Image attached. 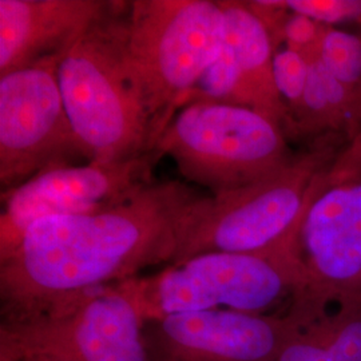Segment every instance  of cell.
<instances>
[{"label":"cell","mask_w":361,"mask_h":361,"mask_svg":"<svg viewBox=\"0 0 361 361\" xmlns=\"http://www.w3.org/2000/svg\"><path fill=\"white\" fill-rule=\"evenodd\" d=\"M297 244L304 286L286 312L298 323L361 302V158L350 143L314 183Z\"/></svg>","instance_id":"7"},{"label":"cell","mask_w":361,"mask_h":361,"mask_svg":"<svg viewBox=\"0 0 361 361\" xmlns=\"http://www.w3.org/2000/svg\"><path fill=\"white\" fill-rule=\"evenodd\" d=\"M349 143L341 135H324L269 177L212 195L171 265L207 253L256 255L298 246V228L312 189Z\"/></svg>","instance_id":"3"},{"label":"cell","mask_w":361,"mask_h":361,"mask_svg":"<svg viewBox=\"0 0 361 361\" xmlns=\"http://www.w3.org/2000/svg\"><path fill=\"white\" fill-rule=\"evenodd\" d=\"M361 133V104L332 77L320 59L310 63L302 104L292 118L289 134L308 138L341 135L352 142Z\"/></svg>","instance_id":"14"},{"label":"cell","mask_w":361,"mask_h":361,"mask_svg":"<svg viewBox=\"0 0 361 361\" xmlns=\"http://www.w3.org/2000/svg\"><path fill=\"white\" fill-rule=\"evenodd\" d=\"M58 61L0 77V186L8 192L86 159L58 85Z\"/></svg>","instance_id":"9"},{"label":"cell","mask_w":361,"mask_h":361,"mask_svg":"<svg viewBox=\"0 0 361 361\" xmlns=\"http://www.w3.org/2000/svg\"><path fill=\"white\" fill-rule=\"evenodd\" d=\"M273 74L277 90L288 109L290 129L292 118L296 116L300 106L302 104L310 75V62L296 52L290 51L284 47L274 54Z\"/></svg>","instance_id":"17"},{"label":"cell","mask_w":361,"mask_h":361,"mask_svg":"<svg viewBox=\"0 0 361 361\" xmlns=\"http://www.w3.org/2000/svg\"><path fill=\"white\" fill-rule=\"evenodd\" d=\"M143 320L229 310L267 314L296 298L304 286L298 246L264 253H207L130 280Z\"/></svg>","instance_id":"5"},{"label":"cell","mask_w":361,"mask_h":361,"mask_svg":"<svg viewBox=\"0 0 361 361\" xmlns=\"http://www.w3.org/2000/svg\"><path fill=\"white\" fill-rule=\"evenodd\" d=\"M159 158L154 150L119 162L54 169L1 192L0 257L42 219L95 214L126 204L154 183Z\"/></svg>","instance_id":"10"},{"label":"cell","mask_w":361,"mask_h":361,"mask_svg":"<svg viewBox=\"0 0 361 361\" xmlns=\"http://www.w3.org/2000/svg\"><path fill=\"white\" fill-rule=\"evenodd\" d=\"M350 146L353 147V150H355L361 158V133L350 142Z\"/></svg>","instance_id":"21"},{"label":"cell","mask_w":361,"mask_h":361,"mask_svg":"<svg viewBox=\"0 0 361 361\" xmlns=\"http://www.w3.org/2000/svg\"><path fill=\"white\" fill-rule=\"evenodd\" d=\"M109 6L104 0H0V77L61 62Z\"/></svg>","instance_id":"12"},{"label":"cell","mask_w":361,"mask_h":361,"mask_svg":"<svg viewBox=\"0 0 361 361\" xmlns=\"http://www.w3.org/2000/svg\"><path fill=\"white\" fill-rule=\"evenodd\" d=\"M130 280L47 314L1 322L0 359L40 355L55 361H150Z\"/></svg>","instance_id":"8"},{"label":"cell","mask_w":361,"mask_h":361,"mask_svg":"<svg viewBox=\"0 0 361 361\" xmlns=\"http://www.w3.org/2000/svg\"><path fill=\"white\" fill-rule=\"evenodd\" d=\"M285 6L324 26L350 23L361 27V0H286Z\"/></svg>","instance_id":"18"},{"label":"cell","mask_w":361,"mask_h":361,"mask_svg":"<svg viewBox=\"0 0 361 361\" xmlns=\"http://www.w3.org/2000/svg\"><path fill=\"white\" fill-rule=\"evenodd\" d=\"M276 361H361V302L341 304L298 326Z\"/></svg>","instance_id":"15"},{"label":"cell","mask_w":361,"mask_h":361,"mask_svg":"<svg viewBox=\"0 0 361 361\" xmlns=\"http://www.w3.org/2000/svg\"><path fill=\"white\" fill-rule=\"evenodd\" d=\"M326 71L361 104V35L326 27L320 58Z\"/></svg>","instance_id":"16"},{"label":"cell","mask_w":361,"mask_h":361,"mask_svg":"<svg viewBox=\"0 0 361 361\" xmlns=\"http://www.w3.org/2000/svg\"><path fill=\"white\" fill-rule=\"evenodd\" d=\"M326 27L305 15L290 11L283 30V44L310 63L320 58Z\"/></svg>","instance_id":"19"},{"label":"cell","mask_w":361,"mask_h":361,"mask_svg":"<svg viewBox=\"0 0 361 361\" xmlns=\"http://www.w3.org/2000/svg\"><path fill=\"white\" fill-rule=\"evenodd\" d=\"M154 150L173 158L185 180L212 195L264 180L295 157L284 130L268 118L243 106L207 102L182 107Z\"/></svg>","instance_id":"6"},{"label":"cell","mask_w":361,"mask_h":361,"mask_svg":"<svg viewBox=\"0 0 361 361\" xmlns=\"http://www.w3.org/2000/svg\"><path fill=\"white\" fill-rule=\"evenodd\" d=\"M301 326L289 314L188 312L146 322L150 361H276Z\"/></svg>","instance_id":"11"},{"label":"cell","mask_w":361,"mask_h":361,"mask_svg":"<svg viewBox=\"0 0 361 361\" xmlns=\"http://www.w3.org/2000/svg\"><path fill=\"white\" fill-rule=\"evenodd\" d=\"M0 361H55L46 357V356H40V355H23V356H15V357H7V359H0Z\"/></svg>","instance_id":"20"},{"label":"cell","mask_w":361,"mask_h":361,"mask_svg":"<svg viewBox=\"0 0 361 361\" xmlns=\"http://www.w3.org/2000/svg\"><path fill=\"white\" fill-rule=\"evenodd\" d=\"M219 3L225 15V42L232 51L237 73V106L268 118L288 137L289 114L274 82L276 50L267 28L245 1Z\"/></svg>","instance_id":"13"},{"label":"cell","mask_w":361,"mask_h":361,"mask_svg":"<svg viewBox=\"0 0 361 361\" xmlns=\"http://www.w3.org/2000/svg\"><path fill=\"white\" fill-rule=\"evenodd\" d=\"M209 198L182 180H162L114 209L34 224L0 257L1 322L47 314L150 267L171 265Z\"/></svg>","instance_id":"1"},{"label":"cell","mask_w":361,"mask_h":361,"mask_svg":"<svg viewBox=\"0 0 361 361\" xmlns=\"http://www.w3.org/2000/svg\"><path fill=\"white\" fill-rule=\"evenodd\" d=\"M129 7L130 1H110L58 67L66 111L87 162H119L154 152L126 52Z\"/></svg>","instance_id":"2"},{"label":"cell","mask_w":361,"mask_h":361,"mask_svg":"<svg viewBox=\"0 0 361 361\" xmlns=\"http://www.w3.org/2000/svg\"><path fill=\"white\" fill-rule=\"evenodd\" d=\"M225 15L212 0H134L126 52L142 94L155 143L216 58Z\"/></svg>","instance_id":"4"}]
</instances>
